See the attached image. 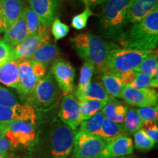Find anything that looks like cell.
<instances>
[{
  "instance_id": "obj_13",
  "label": "cell",
  "mask_w": 158,
  "mask_h": 158,
  "mask_svg": "<svg viewBox=\"0 0 158 158\" xmlns=\"http://www.w3.org/2000/svg\"><path fill=\"white\" fill-rule=\"evenodd\" d=\"M61 121L68 125L73 130H76L81 123L79 101L73 94L63 97L58 112Z\"/></svg>"
},
{
  "instance_id": "obj_4",
  "label": "cell",
  "mask_w": 158,
  "mask_h": 158,
  "mask_svg": "<svg viewBox=\"0 0 158 158\" xmlns=\"http://www.w3.org/2000/svg\"><path fill=\"white\" fill-rule=\"evenodd\" d=\"M76 130L59 118L51 124L48 135V149L51 158H68L73 149Z\"/></svg>"
},
{
  "instance_id": "obj_45",
  "label": "cell",
  "mask_w": 158,
  "mask_h": 158,
  "mask_svg": "<svg viewBox=\"0 0 158 158\" xmlns=\"http://www.w3.org/2000/svg\"><path fill=\"white\" fill-rule=\"evenodd\" d=\"M99 158H137L135 155H130L126 156H118V157H99Z\"/></svg>"
},
{
  "instance_id": "obj_30",
  "label": "cell",
  "mask_w": 158,
  "mask_h": 158,
  "mask_svg": "<svg viewBox=\"0 0 158 158\" xmlns=\"http://www.w3.org/2000/svg\"><path fill=\"white\" fill-rule=\"evenodd\" d=\"M135 71L143 73L154 78L158 73L157 55L154 52L148 54Z\"/></svg>"
},
{
  "instance_id": "obj_20",
  "label": "cell",
  "mask_w": 158,
  "mask_h": 158,
  "mask_svg": "<svg viewBox=\"0 0 158 158\" xmlns=\"http://www.w3.org/2000/svg\"><path fill=\"white\" fill-rule=\"evenodd\" d=\"M19 81V60H11L0 66V83L17 89Z\"/></svg>"
},
{
  "instance_id": "obj_12",
  "label": "cell",
  "mask_w": 158,
  "mask_h": 158,
  "mask_svg": "<svg viewBox=\"0 0 158 158\" xmlns=\"http://www.w3.org/2000/svg\"><path fill=\"white\" fill-rule=\"evenodd\" d=\"M51 37L48 29H43L38 34L27 37L23 42L13 48V59H30L39 47L45 43L50 42Z\"/></svg>"
},
{
  "instance_id": "obj_29",
  "label": "cell",
  "mask_w": 158,
  "mask_h": 158,
  "mask_svg": "<svg viewBox=\"0 0 158 158\" xmlns=\"http://www.w3.org/2000/svg\"><path fill=\"white\" fill-rule=\"evenodd\" d=\"M23 14L27 23L28 37L38 34L40 31L44 29L40 21L38 16L29 6H26L23 10Z\"/></svg>"
},
{
  "instance_id": "obj_19",
  "label": "cell",
  "mask_w": 158,
  "mask_h": 158,
  "mask_svg": "<svg viewBox=\"0 0 158 158\" xmlns=\"http://www.w3.org/2000/svg\"><path fill=\"white\" fill-rule=\"evenodd\" d=\"M6 29H9L23 13L25 0H2Z\"/></svg>"
},
{
  "instance_id": "obj_42",
  "label": "cell",
  "mask_w": 158,
  "mask_h": 158,
  "mask_svg": "<svg viewBox=\"0 0 158 158\" xmlns=\"http://www.w3.org/2000/svg\"><path fill=\"white\" fill-rule=\"evenodd\" d=\"M107 0H81L83 3L86 5V7H94V6L100 5L106 2Z\"/></svg>"
},
{
  "instance_id": "obj_34",
  "label": "cell",
  "mask_w": 158,
  "mask_h": 158,
  "mask_svg": "<svg viewBox=\"0 0 158 158\" xmlns=\"http://www.w3.org/2000/svg\"><path fill=\"white\" fill-rule=\"evenodd\" d=\"M137 113L143 122H155L158 119V106H147L136 108Z\"/></svg>"
},
{
  "instance_id": "obj_7",
  "label": "cell",
  "mask_w": 158,
  "mask_h": 158,
  "mask_svg": "<svg viewBox=\"0 0 158 158\" xmlns=\"http://www.w3.org/2000/svg\"><path fill=\"white\" fill-rule=\"evenodd\" d=\"M59 93V86L50 70L38 83L27 102L34 108H49L56 101Z\"/></svg>"
},
{
  "instance_id": "obj_28",
  "label": "cell",
  "mask_w": 158,
  "mask_h": 158,
  "mask_svg": "<svg viewBox=\"0 0 158 158\" xmlns=\"http://www.w3.org/2000/svg\"><path fill=\"white\" fill-rule=\"evenodd\" d=\"M107 101L101 100H83L79 101L81 122L87 120L92 116L102 110Z\"/></svg>"
},
{
  "instance_id": "obj_38",
  "label": "cell",
  "mask_w": 158,
  "mask_h": 158,
  "mask_svg": "<svg viewBox=\"0 0 158 158\" xmlns=\"http://www.w3.org/2000/svg\"><path fill=\"white\" fill-rule=\"evenodd\" d=\"M13 59V47L7 43L3 39L0 40V66Z\"/></svg>"
},
{
  "instance_id": "obj_5",
  "label": "cell",
  "mask_w": 158,
  "mask_h": 158,
  "mask_svg": "<svg viewBox=\"0 0 158 158\" xmlns=\"http://www.w3.org/2000/svg\"><path fill=\"white\" fill-rule=\"evenodd\" d=\"M47 68L31 59L19 60V81L16 90L21 100L28 101L37 85L46 75Z\"/></svg>"
},
{
  "instance_id": "obj_27",
  "label": "cell",
  "mask_w": 158,
  "mask_h": 158,
  "mask_svg": "<svg viewBox=\"0 0 158 158\" xmlns=\"http://www.w3.org/2000/svg\"><path fill=\"white\" fill-rule=\"evenodd\" d=\"M143 122L137 113L136 108H128L123 124L127 135H134L143 127Z\"/></svg>"
},
{
  "instance_id": "obj_37",
  "label": "cell",
  "mask_w": 158,
  "mask_h": 158,
  "mask_svg": "<svg viewBox=\"0 0 158 158\" xmlns=\"http://www.w3.org/2000/svg\"><path fill=\"white\" fill-rule=\"evenodd\" d=\"M152 79V78L151 76L144 74L143 73L135 71V77H134L133 81L127 86L132 88H149Z\"/></svg>"
},
{
  "instance_id": "obj_41",
  "label": "cell",
  "mask_w": 158,
  "mask_h": 158,
  "mask_svg": "<svg viewBox=\"0 0 158 158\" xmlns=\"http://www.w3.org/2000/svg\"><path fill=\"white\" fill-rule=\"evenodd\" d=\"M12 147L10 143L5 137L0 138V153L7 152Z\"/></svg>"
},
{
  "instance_id": "obj_9",
  "label": "cell",
  "mask_w": 158,
  "mask_h": 158,
  "mask_svg": "<svg viewBox=\"0 0 158 158\" xmlns=\"http://www.w3.org/2000/svg\"><path fill=\"white\" fill-rule=\"evenodd\" d=\"M37 137L35 124L25 121H11L5 134L12 147H27L33 143Z\"/></svg>"
},
{
  "instance_id": "obj_8",
  "label": "cell",
  "mask_w": 158,
  "mask_h": 158,
  "mask_svg": "<svg viewBox=\"0 0 158 158\" xmlns=\"http://www.w3.org/2000/svg\"><path fill=\"white\" fill-rule=\"evenodd\" d=\"M107 142L98 135L77 131L73 149V158H99Z\"/></svg>"
},
{
  "instance_id": "obj_16",
  "label": "cell",
  "mask_w": 158,
  "mask_h": 158,
  "mask_svg": "<svg viewBox=\"0 0 158 158\" xmlns=\"http://www.w3.org/2000/svg\"><path fill=\"white\" fill-rule=\"evenodd\" d=\"M133 141L127 134L120 135L106 143L100 157H118L133 155Z\"/></svg>"
},
{
  "instance_id": "obj_31",
  "label": "cell",
  "mask_w": 158,
  "mask_h": 158,
  "mask_svg": "<svg viewBox=\"0 0 158 158\" xmlns=\"http://www.w3.org/2000/svg\"><path fill=\"white\" fill-rule=\"evenodd\" d=\"M95 72L94 67L90 63L85 62L81 67L80 72V78L76 89L75 91V95L82 92L92 81L94 73Z\"/></svg>"
},
{
  "instance_id": "obj_1",
  "label": "cell",
  "mask_w": 158,
  "mask_h": 158,
  "mask_svg": "<svg viewBox=\"0 0 158 158\" xmlns=\"http://www.w3.org/2000/svg\"><path fill=\"white\" fill-rule=\"evenodd\" d=\"M73 47L79 56L94 67L96 72H108V62L111 51L118 45L102 40L92 33H82L70 38Z\"/></svg>"
},
{
  "instance_id": "obj_6",
  "label": "cell",
  "mask_w": 158,
  "mask_h": 158,
  "mask_svg": "<svg viewBox=\"0 0 158 158\" xmlns=\"http://www.w3.org/2000/svg\"><path fill=\"white\" fill-rule=\"evenodd\" d=\"M152 52L153 51L130 48L114 49L108 59V72L119 74L128 71H135L145 57Z\"/></svg>"
},
{
  "instance_id": "obj_44",
  "label": "cell",
  "mask_w": 158,
  "mask_h": 158,
  "mask_svg": "<svg viewBox=\"0 0 158 158\" xmlns=\"http://www.w3.org/2000/svg\"><path fill=\"white\" fill-rule=\"evenodd\" d=\"M6 30L5 20H4L2 5V0H0V31H5Z\"/></svg>"
},
{
  "instance_id": "obj_14",
  "label": "cell",
  "mask_w": 158,
  "mask_h": 158,
  "mask_svg": "<svg viewBox=\"0 0 158 158\" xmlns=\"http://www.w3.org/2000/svg\"><path fill=\"white\" fill-rule=\"evenodd\" d=\"M37 115L34 107L29 104H18L12 107L0 106V121H25L36 123Z\"/></svg>"
},
{
  "instance_id": "obj_18",
  "label": "cell",
  "mask_w": 158,
  "mask_h": 158,
  "mask_svg": "<svg viewBox=\"0 0 158 158\" xmlns=\"http://www.w3.org/2000/svg\"><path fill=\"white\" fill-rule=\"evenodd\" d=\"M4 32L5 35L3 40L13 48L23 42L27 37H28L27 23H26L23 11L19 19Z\"/></svg>"
},
{
  "instance_id": "obj_35",
  "label": "cell",
  "mask_w": 158,
  "mask_h": 158,
  "mask_svg": "<svg viewBox=\"0 0 158 158\" xmlns=\"http://www.w3.org/2000/svg\"><path fill=\"white\" fill-rule=\"evenodd\" d=\"M69 31H70V28L68 26L62 22L59 18H55L51 23V32L54 35L56 41L67 36Z\"/></svg>"
},
{
  "instance_id": "obj_17",
  "label": "cell",
  "mask_w": 158,
  "mask_h": 158,
  "mask_svg": "<svg viewBox=\"0 0 158 158\" xmlns=\"http://www.w3.org/2000/svg\"><path fill=\"white\" fill-rule=\"evenodd\" d=\"M157 7L158 0H131L127 9V21L139 22Z\"/></svg>"
},
{
  "instance_id": "obj_3",
  "label": "cell",
  "mask_w": 158,
  "mask_h": 158,
  "mask_svg": "<svg viewBox=\"0 0 158 158\" xmlns=\"http://www.w3.org/2000/svg\"><path fill=\"white\" fill-rule=\"evenodd\" d=\"M131 0H107L100 15V30L106 38L118 41L127 22V9Z\"/></svg>"
},
{
  "instance_id": "obj_24",
  "label": "cell",
  "mask_w": 158,
  "mask_h": 158,
  "mask_svg": "<svg viewBox=\"0 0 158 158\" xmlns=\"http://www.w3.org/2000/svg\"><path fill=\"white\" fill-rule=\"evenodd\" d=\"M59 54L60 51L58 47L48 42L39 47L30 59L48 67L51 62H54L55 59H57Z\"/></svg>"
},
{
  "instance_id": "obj_11",
  "label": "cell",
  "mask_w": 158,
  "mask_h": 158,
  "mask_svg": "<svg viewBox=\"0 0 158 158\" xmlns=\"http://www.w3.org/2000/svg\"><path fill=\"white\" fill-rule=\"evenodd\" d=\"M122 99L128 105L138 108L157 106L158 94L152 88H132L124 86L122 92Z\"/></svg>"
},
{
  "instance_id": "obj_39",
  "label": "cell",
  "mask_w": 158,
  "mask_h": 158,
  "mask_svg": "<svg viewBox=\"0 0 158 158\" xmlns=\"http://www.w3.org/2000/svg\"><path fill=\"white\" fill-rule=\"evenodd\" d=\"M142 129L146 133L152 138L155 143L158 141V127L157 122H143Z\"/></svg>"
},
{
  "instance_id": "obj_33",
  "label": "cell",
  "mask_w": 158,
  "mask_h": 158,
  "mask_svg": "<svg viewBox=\"0 0 158 158\" xmlns=\"http://www.w3.org/2000/svg\"><path fill=\"white\" fill-rule=\"evenodd\" d=\"M93 15L94 13L91 10L90 7H86L81 13L73 16L71 21V26L76 30H82L86 28L89 19Z\"/></svg>"
},
{
  "instance_id": "obj_36",
  "label": "cell",
  "mask_w": 158,
  "mask_h": 158,
  "mask_svg": "<svg viewBox=\"0 0 158 158\" xmlns=\"http://www.w3.org/2000/svg\"><path fill=\"white\" fill-rule=\"evenodd\" d=\"M19 104L16 97L8 89L0 85V106L12 107Z\"/></svg>"
},
{
  "instance_id": "obj_22",
  "label": "cell",
  "mask_w": 158,
  "mask_h": 158,
  "mask_svg": "<svg viewBox=\"0 0 158 158\" xmlns=\"http://www.w3.org/2000/svg\"><path fill=\"white\" fill-rule=\"evenodd\" d=\"M75 97L78 99V101H83V100L108 101L111 98L105 89L102 83L98 81L90 82L82 92L76 94Z\"/></svg>"
},
{
  "instance_id": "obj_26",
  "label": "cell",
  "mask_w": 158,
  "mask_h": 158,
  "mask_svg": "<svg viewBox=\"0 0 158 158\" xmlns=\"http://www.w3.org/2000/svg\"><path fill=\"white\" fill-rule=\"evenodd\" d=\"M105 118L106 117H105L103 113L102 112V110H100L89 119L81 122L78 130L84 132L85 133L98 136Z\"/></svg>"
},
{
  "instance_id": "obj_25",
  "label": "cell",
  "mask_w": 158,
  "mask_h": 158,
  "mask_svg": "<svg viewBox=\"0 0 158 158\" xmlns=\"http://www.w3.org/2000/svg\"><path fill=\"white\" fill-rule=\"evenodd\" d=\"M127 134L123 123H116L105 118L98 136L108 142L120 135Z\"/></svg>"
},
{
  "instance_id": "obj_46",
  "label": "cell",
  "mask_w": 158,
  "mask_h": 158,
  "mask_svg": "<svg viewBox=\"0 0 158 158\" xmlns=\"http://www.w3.org/2000/svg\"><path fill=\"white\" fill-rule=\"evenodd\" d=\"M0 158H8V155H7V152L0 153Z\"/></svg>"
},
{
  "instance_id": "obj_10",
  "label": "cell",
  "mask_w": 158,
  "mask_h": 158,
  "mask_svg": "<svg viewBox=\"0 0 158 158\" xmlns=\"http://www.w3.org/2000/svg\"><path fill=\"white\" fill-rule=\"evenodd\" d=\"M51 71L63 95L72 94L75 89L76 70L70 62L62 58H57L53 62Z\"/></svg>"
},
{
  "instance_id": "obj_21",
  "label": "cell",
  "mask_w": 158,
  "mask_h": 158,
  "mask_svg": "<svg viewBox=\"0 0 158 158\" xmlns=\"http://www.w3.org/2000/svg\"><path fill=\"white\" fill-rule=\"evenodd\" d=\"M128 107L119 100L110 98L102 109L105 117L116 123H123Z\"/></svg>"
},
{
  "instance_id": "obj_32",
  "label": "cell",
  "mask_w": 158,
  "mask_h": 158,
  "mask_svg": "<svg viewBox=\"0 0 158 158\" xmlns=\"http://www.w3.org/2000/svg\"><path fill=\"white\" fill-rule=\"evenodd\" d=\"M135 147L139 151H149L155 147V141L151 138L142 129L138 130L134 134Z\"/></svg>"
},
{
  "instance_id": "obj_2",
  "label": "cell",
  "mask_w": 158,
  "mask_h": 158,
  "mask_svg": "<svg viewBox=\"0 0 158 158\" xmlns=\"http://www.w3.org/2000/svg\"><path fill=\"white\" fill-rule=\"evenodd\" d=\"M118 42L124 48L155 51L158 43V10L133 23L129 31H124Z\"/></svg>"
},
{
  "instance_id": "obj_23",
  "label": "cell",
  "mask_w": 158,
  "mask_h": 158,
  "mask_svg": "<svg viewBox=\"0 0 158 158\" xmlns=\"http://www.w3.org/2000/svg\"><path fill=\"white\" fill-rule=\"evenodd\" d=\"M100 78L102 86L111 98H122V92L124 86L117 73L108 71L102 73Z\"/></svg>"
},
{
  "instance_id": "obj_40",
  "label": "cell",
  "mask_w": 158,
  "mask_h": 158,
  "mask_svg": "<svg viewBox=\"0 0 158 158\" xmlns=\"http://www.w3.org/2000/svg\"><path fill=\"white\" fill-rule=\"evenodd\" d=\"M135 71L132 70V71H128V72L122 73L118 74L120 78H121L122 83H123L124 86H127L130 83L133 81L135 77Z\"/></svg>"
},
{
  "instance_id": "obj_43",
  "label": "cell",
  "mask_w": 158,
  "mask_h": 158,
  "mask_svg": "<svg viewBox=\"0 0 158 158\" xmlns=\"http://www.w3.org/2000/svg\"><path fill=\"white\" fill-rule=\"evenodd\" d=\"M10 122L0 121V138L5 137V134L9 127Z\"/></svg>"
},
{
  "instance_id": "obj_15",
  "label": "cell",
  "mask_w": 158,
  "mask_h": 158,
  "mask_svg": "<svg viewBox=\"0 0 158 158\" xmlns=\"http://www.w3.org/2000/svg\"><path fill=\"white\" fill-rule=\"evenodd\" d=\"M61 0H28L29 7L38 16L44 29H49L56 17Z\"/></svg>"
}]
</instances>
